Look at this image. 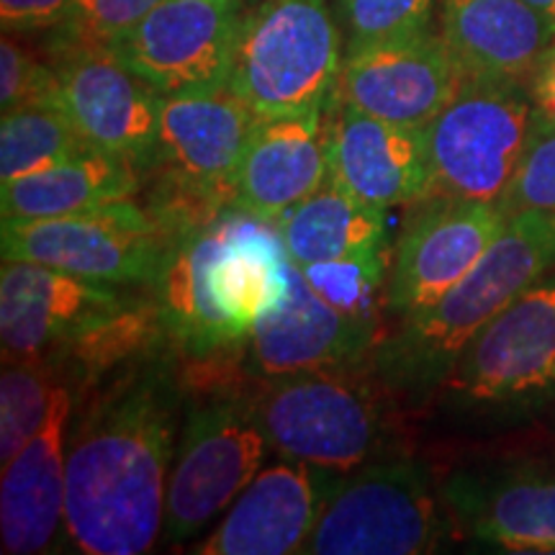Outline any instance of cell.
Returning <instances> with one entry per match:
<instances>
[{
    "mask_svg": "<svg viewBox=\"0 0 555 555\" xmlns=\"http://www.w3.org/2000/svg\"><path fill=\"white\" fill-rule=\"evenodd\" d=\"M180 234L134 201L62 219L3 221V260L39 262L106 286H157Z\"/></svg>",
    "mask_w": 555,
    "mask_h": 555,
    "instance_id": "cell-10",
    "label": "cell"
},
{
    "mask_svg": "<svg viewBox=\"0 0 555 555\" xmlns=\"http://www.w3.org/2000/svg\"><path fill=\"white\" fill-rule=\"evenodd\" d=\"M555 270V217L515 214L478 266L433 307L401 319L373 350L380 386L401 399H425L499 311Z\"/></svg>",
    "mask_w": 555,
    "mask_h": 555,
    "instance_id": "cell-3",
    "label": "cell"
},
{
    "mask_svg": "<svg viewBox=\"0 0 555 555\" xmlns=\"http://www.w3.org/2000/svg\"><path fill=\"white\" fill-rule=\"evenodd\" d=\"M499 206L506 217L525 211L555 217V119L538 106L519 168Z\"/></svg>",
    "mask_w": 555,
    "mask_h": 555,
    "instance_id": "cell-29",
    "label": "cell"
},
{
    "mask_svg": "<svg viewBox=\"0 0 555 555\" xmlns=\"http://www.w3.org/2000/svg\"><path fill=\"white\" fill-rule=\"evenodd\" d=\"M114 286L39 262L3 260L0 339L3 360L57 358L86 332L127 309Z\"/></svg>",
    "mask_w": 555,
    "mask_h": 555,
    "instance_id": "cell-16",
    "label": "cell"
},
{
    "mask_svg": "<svg viewBox=\"0 0 555 555\" xmlns=\"http://www.w3.org/2000/svg\"><path fill=\"white\" fill-rule=\"evenodd\" d=\"M278 234L296 268L388 249L386 208L358 198L332 178L291 208Z\"/></svg>",
    "mask_w": 555,
    "mask_h": 555,
    "instance_id": "cell-25",
    "label": "cell"
},
{
    "mask_svg": "<svg viewBox=\"0 0 555 555\" xmlns=\"http://www.w3.org/2000/svg\"><path fill=\"white\" fill-rule=\"evenodd\" d=\"M532 82V101L535 106L543 111V114L555 119V41L551 44V50L543 54L540 65L535 69V75L530 78Z\"/></svg>",
    "mask_w": 555,
    "mask_h": 555,
    "instance_id": "cell-34",
    "label": "cell"
},
{
    "mask_svg": "<svg viewBox=\"0 0 555 555\" xmlns=\"http://www.w3.org/2000/svg\"><path fill=\"white\" fill-rule=\"evenodd\" d=\"M62 106L93 150L150 170L159 139L163 95L139 80L114 50L65 41L54 65Z\"/></svg>",
    "mask_w": 555,
    "mask_h": 555,
    "instance_id": "cell-14",
    "label": "cell"
},
{
    "mask_svg": "<svg viewBox=\"0 0 555 555\" xmlns=\"http://www.w3.org/2000/svg\"><path fill=\"white\" fill-rule=\"evenodd\" d=\"M330 178L324 108L258 119L234 176L232 206L278 227Z\"/></svg>",
    "mask_w": 555,
    "mask_h": 555,
    "instance_id": "cell-20",
    "label": "cell"
},
{
    "mask_svg": "<svg viewBox=\"0 0 555 555\" xmlns=\"http://www.w3.org/2000/svg\"><path fill=\"white\" fill-rule=\"evenodd\" d=\"M327 0H266L240 21L229 90L258 119L327 108L345 52Z\"/></svg>",
    "mask_w": 555,
    "mask_h": 555,
    "instance_id": "cell-5",
    "label": "cell"
},
{
    "mask_svg": "<svg viewBox=\"0 0 555 555\" xmlns=\"http://www.w3.org/2000/svg\"><path fill=\"white\" fill-rule=\"evenodd\" d=\"M93 150L62 103L26 106L0 119V183L50 170Z\"/></svg>",
    "mask_w": 555,
    "mask_h": 555,
    "instance_id": "cell-26",
    "label": "cell"
},
{
    "mask_svg": "<svg viewBox=\"0 0 555 555\" xmlns=\"http://www.w3.org/2000/svg\"><path fill=\"white\" fill-rule=\"evenodd\" d=\"M450 517L440 483L412 457H376L330 476L317 527L301 553L422 555L448 540Z\"/></svg>",
    "mask_w": 555,
    "mask_h": 555,
    "instance_id": "cell-4",
    "label": "cell"
},
{
    "mask_svg": "<svg viewBox=\"0 0 555 555\" xmlns=\"http://www.w3.org/2000/svg\"><path fill=\"white\" fill-rule=\"evenodd\" d=\"M466 535L509 553H555V468L489 463L457 468L440 483Z\"/></svg>",
    "mask_w": 555,
    "mask_h": 555,
    "instance_id": "cell-17",
    "label": "cell"
},
{
    "mask_svg": "<svg viewBox=\"0 0 555 555\" xmlns=\"http://www.w3.org/2000/svg\"><path fill=\"white\" fill-rule=\"evenodd\" d=\"M75 391L62 384L44 427L3 463L0 538L3 553L37 555L60 551L67 540V427Z\"/></svg>",
    "mask_w": 555,
    "mask_h": 555,
    "instance_id": "cell-19",
    "label": "cell"
},
{
    "mask_svg": "<svg viewBox=\"0 0 555 555\" xmlns=\"http://www.w3.org/2000/svg\"><path fill=\"white\" fill-rule=\"evenodd\" d=\"M442 39L466 80L535 75L555 26L525 0H442Z\"/></svg>",
    "mask_w": 555,
    "mask_h": 555,
    "instance_id": "cell-23",
    "label": "cell"
},
{
    "mask_svg": "<svg viewBox=\"0 0 555 555\" xmlns=\"http://www.w3.org/2000/svg\"><path fill=\"white\" fill-rule=\"evenodd\" d=\"M52 358L3 360L0 373V463H9L44 427L60 391Z\"/></svg>",
    "mask_w": 555,
    "mask_h": 555,
    "instance_id": "cell-27",
    "label": "cell"
},
{
    "mask_svg": "<svg viewBox=\"0 0 555 555\" xmlns=\"http://www.w3.org/2000/svg\"><path fill=\"white\" fill-rule=\"evenodd\" d=\"M317 468L286 461L262 468L234 499L201 543L198 555H288L301 553L314 532L327 483Z\"/></svg>",
    "mask_w": 555,
    "mask_h": 555,
    "instance_id": "cell-22",
    "label": "cell"
},
{
    "mask_svg": "<svg viewBox=\"0 0 555 555\" xmlns=\"http://www.w3.org/2000/svg\"><path fill=\"white\" fill-rule=\"evenodd\" d=\"M240 21L224 0H163L111 50L159 95L206 93L229 86Z\"/></svg>",
    "mask_w": 555,
    "mask_h": 555,
    "instance_id": "cell-12",
    "label": "cell"
},
{
    "mask_svg": "<svg viewBox=\"0 0 555 555\" xmlns=\"http://www.w3.org/2000/svg\"><path fill=\"white\" fill-rule=\"evenodd\" d=\"M376 330L330 307L291 262L288 294L249 332V363L262 378L356 365L376 347Z\"/></svg>",
    "mask_w": 555,
    "mask_h": 555,
    "instance_id": "cell-21",
    "label": "cell"
},
{
    "mask_svg": "<svg viewBox=\"0 0 555 555\" xmlns=\"http://www.w3.org/2000/svg\"><path fill=\"white\" fill-rule=\"evenodd\" d=\"M139 185L142 170L127 159L88 150L50 170L0 183V214L3 221L75 217L131 201L139 193Z\"/></svg>",
    "mask_w": 555,
    "mask_h": 555,
    "instance_id": "cell-24",
    "label": "cell"
},
{
    "mask_svg": "<svg viewBox=\"0 0 555 555\" xmlns=\"http://www.w3.org/2000/svg\"><path fill=\"white\" fill-rule=\"evenodd\" d=\"M183 384L142 352L88 401L67 442V540L86 555H139L163 535Z\"/></svg>",
    "mask_w": 555,
    "mask_h": 555,
    "instance_id": "cell-1",
    "label": "cell"
},
{
    "mask_svg": "<svg viewBox=\"0 0 555 555\" xmlns=\"http://www.w3.org/2000/svg\"><path fill=\"white\" fill-rule=\"evenodd\" d=\"M532 111L525 82H463L425 127L437 196L502 204L530 137Z\"/></svg>",
    "mask_w": 555,
    "mask_h": 555,
    "instance_id": "cell-11",
    "label": "cell"
},
{
    "mask_svg": "<svg viewBox=\"0 0 555 555\" xmlns=\"http://www.w3.org/2000/svg\"><path fill=\"white\" fill-rule=\"evenodd\" d=\"M62 103L60 78L54 67L41 65L5 34L0 41V111Z\"/></svg>",
    "mask_w": 555,
    "mask_h": 555,
    "instance_id": "cell-31",
    "label": "cell"
},
{
    "mask_svg": "<svg viewBox=\"0 0 555 555\" xmlns=\"http://www.w3.org/2000/svg\"><path fill=\"white\" fill-rule=\"evenodd\" d=\"M163 0H78L67 21V39L75 44L116 47L150 16Z\"/></svg>",
    "mask_w": 555,
    "mask_h": 555,
    "instance_id": "cell-32",
    "label": "cell"
},
{
    "mask_svg": "<svg viewBox=\"0 0 555 555\" xmlns=\"http://www.w3.org/2000/svg\"><path fill=\"white\" fill-rule=\"evenodd\" d=\"M440 397L457 412L527 414L555 397V278H540L457 356Z\"/></svg>",
    "mask_w": 555,
    "mask_h": 555,
    "instance_id": "cell-9",
    "label": "cell"
},
{
    "mask_svg": "<svg viewBox=\"0 0 555 555\" xmlns=\"http://www.w3.org/2000/svg\"><path fill=\"white\" fill-rule=\"evenodd\" d=\"M270 448L255 393L221 388L193 399L180 425L165 496L163 538L189 543L217 522L262 470Z\"/></svg>",
    "mask_w": 555,
    "mask_h": 555,
    "instance_id": "cell-7",
    "label": "cell"
},
{
    "mask_svg": "<svg viewBox=\"0 0 555 555\" xmlns=\"http://www.w3.org/2000/svg\"><path fill=\"white\" fill-rule=\"evenodd\" d=\"M388 249L352 255V258L314 262L298 268L307 283L330 307L360 322L378 324L380 296L386 298L388 270H391Z\"/></svg>",
    "mask_w": 555,
    "mask_h": 555,
    "instance_id": "cell-28",
    "label": "cell"
},
{
    "mask_svg": "<svg viewBox=\"0 0 555 555\" xmlns=\"http://www.w3.org/2000/svg\"><path fill=\"white\" fill-rule=\"evenodd\" d=\"M435 0H337L345 52L429 29Z\"/></svg>",
    "mask_w": 555,
    "mask_h": 555,
    "instance_id": "cell-30",
    "label": "cell"
},
{
    "mask_svg": "<svg viewBox=\"0 0 555 555\" xmlns=\"http://www.w3.org/2000/svg\"><path fill=\"white\" fill-rule=\"evenodd\" d=\"M291 286L278 227L224 208L180 234L155 286L165 339L191 358H214L249 339Z\"/></svg>",
    "mask_w": 555,
    "mask_h": 555,
    "instance_id": "cell-2",
    "label": "cell"
},
{
    "mask_svg": "<svg viewBox=\"0 0 555 555\" xmlns=\"http://www.w3.org/2000/svg\"><path fill=\"white\" fill-rule=\"evenodd\" d=\"M463 82L442 34L422 29L345 52L332 101L384 121L427 127Z\"/></svg>",
    "mask_w": 555,
    "mask_h": 555,
    "instance_id": "cell-15",
    "label": "cell"
},
{
    "mask_svg": "<svg viewBox=\"0 0 555 555\" xmlns=\"http://www.w3.org/2000/svg\"><path fill=\"white\" fill-rule=\"evenodd\" d=\"M499 204L433 196L409 219L391 255L386 309L409 317L440 301L478 266L506 224Z\"/></svg>",
    "mask_w": 555,
    "mask_h": 555,
    "instance_id": "cell-13",
    "label": "cell"
},
{
    "mask_svg": "<svg viewBox=\"0 0 555 555\" xmlns=\"http://www.w3.org/2000/svg\"><path fill=\"white\" fill-rule=\"evenodd\" d=\"M525 3H530L532 9H538L555 26V0H525Z\"/></svg>",
    "mask_w": 555,
    "mask_h": 555,
    "instance_id": "cell-35",
    "label": "cell"
},
{
    "mask_svg": "<svg viewBox=\"0 0 555 555\" xmlns=\"http://www.w3.org/2000/svg\"><path fill=\"white\" fill-rule=\"evenodd\" d=\"M78 0H0V21L9 31L57 29L73 18Z\"/></svg>",
    "mask_w": 555,
    "mask_h": 555,
    "instance_id": "cell-33",
    "label": "cell"
},
{
    "mask_svg": "<svg viewBox=\"0 0 555 555\" xmlns=\"http://www.w3.org/2000/svg\"><path fill=\"white\" fill-rule=\"evenodd\" d=\"M258 116L232 90L163 95L155 163L165 180L157 208L178 232L204 224L232 208L234 176Z\"/></svg>",
    "mask_w": 555,
    "mask_h": 555,
    "instance_id": "cell-8",
    "label": "cell"
},
{
    "mask_svg": "<svg viewBox=\"0 0 555 555\" xmlns=\"http://www.w3.org/2000/svg\"><path fill=\"white\" fill-rule=\"evenodd\" d=\"M330 178L378 208L414 206L437 196L425 127L376 119L332 101Z\"/></svg>",
    "mask_w": 555,
    "mask_h": 555,
    "instance_id": "cell-18",
    "label": "cell"
},
{
    "mask_svg": "<svg viewBox=\"0 0 555 555\" xmlns=\"http://www.w3.org/2000/svg\"><path fill=\"white\" fill-rule=\"evenodd\" d=\"M224 3H234V5H237V3H240V0H224Z\"/></svg>",
    "mask_w": 555,
    "mask_h": 555,
    "instance_id": "cell-36",
    "label": "cell"
},
{
    "mask_svg": "<svg viewBox=\"0 0 555 555\" xmlns=\"http://www.w3.org/2000/svg\"><path fill=\"white\" fill-rule=\"evenodd\" d=\"M270 448L286 461L345 474L391 448L378 391L347 367L268 376L255 391Z\"/></svg>",
    "mask_w": 555,
    "mask_h": 555,
    "instance_id": "cell-6",
    "label": "cell"
}]
</instances>
